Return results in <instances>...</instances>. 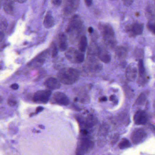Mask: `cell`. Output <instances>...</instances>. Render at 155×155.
Segmentation results:
<instances>
[{"label": "cell", "mask_w": 155, "mask_h": 155, "mask_svg": "<svg viewBox=\"0 0 155 155\" xmlns=\"http://www.w3.org/2000/svg\"><path fill=\"white\" fill-rule=\"evenodd\" d=\"M82 26V21L78 16H75L72 18L67 29V32L70 33L74 31H79L81 29Z\"/></svg>", "instance_id": "cell-9"}, {"label": "cell", "mask_w": 155, "mask_h": 155, "mask_svg": "<svg viewBox=\"0 0 155 155\" xmlns=\"http://www.w3.org/2000/svg\"><path fill=\"white\" fill-rule=\"evenodd\" d=\"M146 99V96L144 93H141L139 97L137 98V99L136 100L135 104L139 106L142 105L145 103V101Z\"/></svg>", "instance_id": "cell-23"}, {"label": "cell", "mask_w": 155, "mask_h": 155, "mask_svg": "<svg viewBox=\"0 0 155 155\" xmlns=\"http://www.w3.org/2000/svg\"><path fill=\"white\" fill-rule=\"evenodd\" d=\"M39 127L40 128H41V129H44V127L43 126H42V125H39Z\"/></svg>", "instance_id": "cell-43"}, {"label": "cell", "mask_w": 155, "mask_h": 155, "mask_svg": "<svg viewBox=\"0 0 155 155\" xmlns=\"http://www.w3.org/2000/svg\"><path fill=\"white\" fill-rule=\"evenodd\" d=\"M43 24L45 27L48 29L51 28L54 26L55 21L51 11H48L46 15L44 20Z\"/></svg>", "instance_id": "cell-16"}, {"label": "cell", "mask_w": 155, "mask_h": 155, "mask_svg": "<svg viewBox=\"0 0 155 155\" xmlns=\"http://www.w3.org/2000/svg\"><path fill=\"white\" fill-rule=\"evenodd\" d=\"M45 86L50 90L58 89L60 87V84L59 81L53 78H48L44 83Z\"/></svg>", "instance_id": "cell-14"}, {"label": "cell", "mask_w": 155, "mask_h": 155, "mask_svg": "<svg viewBox=\"0 0 155 155\" xmlns=\"http://www.w3.org/2000/svg\"><path fill=\"white\" fill-rule=\"evenodd\" d=\"M114 137V139H113L112 141L113 143H116L118 139V136H117V137Z\"/></svg>", "instance_id": "cell-40"}, {"label": "cell", "mask_w": 155, "mask_h": 155, "mask_svg": "<svg viewBox=\"0 0 155 155\" xmlns=\"http://www.w3.org/2000/svg\"><path fill=\"white\" fill-rule=\"evenodd\" d=\"M11 88L13 90H17L19 88V85L16 83L13 84L11 86Z\"/></svg>", "instance_id": "cell-34"}, {"label": "cell", "mask_w": 155, "mask_h": 155, "mask_svg": "<svg viewBox=\"0 0 155 155\" xmlns=\"http://www.w3.org/2000/svg\"><path fill=\"white\" fill-rule=\"evenodd\" d=\"M53 100L56 104L62 106H67L69 103V99L65 94L56 92L53 95Z\"/></svg>", "instance_id": "cell-8"}, {"label": "cell", "mask_w": 155, "mask_h": 155, "mask_svg": "<svg viewBox=\"0 0 155 155\" xmlns=\"http://www.w3.org/2000/svg\"><path fill=\"white\" fill-rule=\"evenodd\" d=\"M125 93H126V95L128 97H130V96H133V91L132 89L130 88L129 87H125Z\"/></svg>", "instance_id": "cell-29"}, {"label": "cell", "mask_w": 155, "mask_h": 155, "mask_svg": "<svg viewBox=\"0 0 155 155\" xmlns=\"http://www.w3.org/2000/svg\"><path fill=\"white\" fill-rule=\"evenodd\" d=\"M98 55L101 61L105 63H108L111 60V56L106 50L99 49L98 50Z\"/></svg>", "instance_id": "cell-15"}, {"label": "cell", "mask_w": 155, "mask_h": 155, "mask_svg": "<svg viewBox=\"0 0 155 155\" xmlns=\"http://www.w3.org/2000/svg\"><path fill=\"white\" fill-rule=\"evenodd\" d=\"M51 94V91L48 90L37 91L34 95V102L39 104H46L49 100Z\"/></svg>", "instance_id": "cell-5"}, {"label": "cell", "mask_w": 155, "mask_h": 155, "mask_svg": "<svg viewBox=\"0 0 155 155\" xmlns=\"http://www.w3.org/2000/svg\"><path fill=\"white\" fill-rule=\"evenodd\" d=\"M1 101H2V99H1V97L0 96V102H1Z\"/></svg>", "instance_id": "cell-44"}, {"label": "cell", "mask_w": 155, "mask_h": 155, "mask_svg": "<svg viewBox=\"0 0 155 155\" xmlns=\"http://www.w3.org/2000/svg\"><path fill=\"white\" fill-rule=\"evenodd\" d=\"M130 146H131V143L130 141L129 140L126 138H123L122 139L118 145V147L120 149H126V148H128Z\"/></svg>", "instance_id": "cell-22"}, {"label": "cell", "mask_w": 155, "mask_h": 155, "mask_svg": "<svg viewBox=\"0 0 155 155\" xmlns=\"http://www.w3.org/2000/svg\"><path fill=\"white\" fill-rule=\"evenodd\" d=\"M147 137V133L144 129L137 128L135 129L131 135V140L135 144H138L145 140Z\"/></svg>", "instance_id": "cell-6"}, {"label": "cell", "mask_w": 155, "mask_h": 155, "mask_svg": "<svg viewBox=\"0 0 155 155\" xmlns=\"http://www.w3.org/2000/svg\"><path fill=\"white\" fill-rule=\"evenodd\" d=\"M65 56L71 63L80 64L84 60V55L82 52L73 48L69 49L65 53Z\"/></svg>", "instance_id": "cell-2"}, {"label": "cell", "mask_w": 155, "mask_h": 155, "mask_svg": "<svg viewBox=\"0 0 155 155\" xmlns=\"http://www.w3.org/2000/svg\"><path fill=\"white\" fill-rule=\"evenodd\" d=\"M133 120L136 125H145L148 121L147 113L145 111L139 110L134 115Z\"/></svg>", "instance_id": "cell-7"}, {"label": "cell", "mask_w": 155, "mask_h": 155, "mask_svg": "<svg viewBox=\"0 0 155 155\" xmlns=\"http://www.w3.org/2000/svg\"><path fill=\"white\" fill-rule=\"evenodd\" d=\"M7 103L8 105L10 107H13V106H15L17 103V101L15 100V99L13 98H10L8 99L7 101Z\"/></svg>", "instance_id": "cell-27"}, {"label": "cell", "mask_w": 155, "mask_h": 155, "mask_svg": "<svg viewBox=\"0 0 155 155\" xmlns=\"http://www.w3.org/2000/svg\"><path fill=\"white\" fill-rule=\"evenodd\" d=\"M87 46V39L85 36H82L81 37L79 42V49L80 51L84 53L86 51Z\"/></svg>", "instance_id": "cell-20"}, {"label": "cell", "mask_w": 155, "mask_h": 155, "mask_svg": "<svg viewBox=\"0 0 155 155\" xmlns=\"http://www.w3.org/2000/svg\"><path fill=\"white\" fill-rule=\"evenodd\" d=\"M3 9L7 14H12L14 11V2L12 0H5L3 3Z\"/></svg>", "instance_id": "cell-17"}, {"label": "cell", "mask_w": 155, "mask_h": 155, "mask_svg": "<svg viewBox=\"0 0 155 155\" xmlns=\"http://www.w3.org/2000/svg\"><path fill=\"white\" fill-rule=\"evenodd\" d=\"M144 29V25L142 23H135L132 26H130L127 30L132 36L140 35L142 33Z\"/></svg>", "instance_id": "cell-11"}, {"label": "cell", "mask_w": 155, "mask_h": 155, "mask_svg": "<svg viewBox=\"0 0 155 155\" xmlns=\"http://www.w3.org/2000/svg\"><path fill=\"white\" fill-rule=\"evenodd\" d=\"M116 96L114 95H112V96H110V101H112V102H115V101H116Z\"/></svg>", "instance_id": "cell-37"}, {"label": "cell", "mask_w": 155, "mask_h": 155, "mask_svg": "<svg viewBox=\"0 0 155 155\" xmlns=\"http://www.w3.org/2000/svg\"><path fill=\"white\" fill-rule=\"evenodd\" d=\"M44 110V108L43 107H37L36 110V114H38V113L40 112L41 111H43Z\"/></svg>", "instance_id": "cell-33"}, {"label": "cell", "mask_w": 155, "mask_h": 155, "mask_svg": "<svg viewBox=\"0 0 155 155\" xmlns=\"http://www.w3.org/2000/svg\"><path fill=\"white\" fill-rule=\"evenodd\" d=\"M88 32L90 33H92L93 32L94 30L93 28H92V27H89L88 28Z\"/></svg>", "instance_id": "cell-38"}, {"label": "cell", "mask_w": 155, "mask_h": 155, "mask_svg": "<svg viewBox=\"0 0 155 155\" xmlns=\"http://www.w3.org/2000/svg\"><path fill=\"white\" fill-rule=\"evenodd\" d=\"M134 0H122L123 4L126 6H130L133 3Z\"/></svg>", "instance_id": "cell-30"}, {"label": "cell", "mask_w": 155, "mask_h": 155, "mask_svg": "<svg viewBox=\"0 0 155 155\" xmlns=\"http://www.w3.org/2000/svg\"><path fill=\"white\" fill-rule=\"evenodd\" d=\"M93 142L88 139H83L80 141L77 147L76 154L83 155L89 152L93 147Z\"/></svg>", "instance_id": "cell-4"}, {"label": "cell", "mask_w": 155, "mask_h": 155, "mask_svg": "<svg viewBox=\"0 0 155 155\" xmlns=\"http://www.w3.org/2000/svg\"><path fill=\"white\" fill-rule=\"evenodd\" d=\"M58 53V47L56 44L54 43H53L51 46V56L53 58H55L57 55Z\"/></svg>", "instance_id": "cell-26"}, {"label": "cell", "mask_w": 155, "mask_h": 155, "mask_svg": "<svg viewBox=\"0 0 155 155\" xmlns=\"http://www.w3.org/2000/svg\"><path fill=\"white\" fill-rule=\"evenodd\" d=\"M59 47L61 51L66 50L68 47L67 36L63 33L60 34L59 36Z\"/></svg>", "instance_id": "cell-18"}, {"label": "cell", "mask_w": 155, "mask_h": 155, "mask_svg": "<svg viewBox=\"0 0 155 155\" xmlns=\"http://www.w3.org/2000/svg\"><path fill=\"white\" fill-rule=\"evenodd\" d=\"M138 67L139 74L138 83L140 85H144L146 82V79L145 78V67H144V63L142 59L139 60Z\"/></svg>", "instance_id": "cell-12"}, {"label": "cell", "mask_w": 155, "mask_h": 155, "mask_svg": "<svg viewBox=\"0 0 155 155\" xmlns=\"http://www.w3.org/2000/svg\"><path fill=\"white\" fill-rule=\"evenodd\" d=\"M102 34L105 41L111 46H114L115 44V34L114 31L109 24H104L101 26Z\"/></svg>", "instance_id": "cell-3"}, {"label": "cell", "mask_w": 155, "mask_h": 155, "mask_svg": "<svg viewBox=\"0 0 155 155\" xmlns=\"http://www.w3.org/2000/svg\"><path fill=\"white\" fill-rule=\"evenodd\" d=\"M107 97H105H105H101L99 99V102H106V101H107Z\"/></svg>", "instance_id": "cell-35"}, {"label": "cell", "mask_w": 155, "mask_h": 155, "mask_svg": "<svg viewBox=\"0 0 155 155\" xmlns=\"http://www.w3.org/2000/svg\"><path fill=\"white\" fill-rule=\"evenodd\" d=\"M134 55L137 58L141 59L143 56V51L141 49L137 48L135 50Z\"/></svg>", "instance_id": "cell-25"}, {"label": "cell", "mask_w": 155, "mask_h": 155, "mask_svg": "<svg viewBox=\"0 0 155 155\" xmlns=\"http://www.w3.org/2000/svg\"><path fill=\"white\" fill-rule=\"evenodd\" d=\"M4 38V32L0 30V42H1Z\"/></svg>", "instance_id": "cell-36"}, {"label": "cell", "mask_w": 155, "mask_h": 155, "mask_svg": "<svg viewBox=\"0 0 155 155\" xmlns=\"http://www.w3.org/2000/svg\"><path fill=\"white\" fill-rule=\"evenodd\" d=\"M79 0H66L65 12L70 14L74 12L78 6Z\"/></svg>", "instance_id": "cell-10"}, {"label": "cell", "mask_w": 155, "mask_h": 155, "mask_svg": "<svg viewBox=\"0 0 155 155\" xmlns=\"http://www.w3.org/2000/svg\"><path fill=\"white\" fill-rule=\"evenodd\" d=\"M147 28L152 33L155 34V25L153 23L149 22L147 25Z\"/></svg>", "instance_id": "cell-28"}, {"label": "cell", "mask_w": 155, "mask_h": 155, "mask_svg": "<svg viewBox=\"0 0 155 155\" xmlns=\"http://www.w3.org/2000/svg\"><path fill=\"white\" fill-rule=\"evenodd\" d=\"M52 2L55 5L59 6L61 4L62 1L61 0H52Z\"/></svg>", "instance_id": "cell-32"}, {"label": "cell", "mask_w": 155, "mask_h": 155, "mask_svg": "<svg viewBox=\"0 0 155 155\" xmlns=\"http://www.w3.org/2000/svg\"><path fill=\"white\" fill-rule=\"evenodd\" d=\"M82 133L83 135H87V130H85V129H83L82 130Z\"/></svg>", "instance_id": "cell-39"}, {"label": "cell", "mask_w": 155, "mask_h": 155, "mask_svg": "<svg viewBox=\"0 0 155 155\" xmlns=\"http://www.w3.org/2000/svg\"><path fill=\"white\" fill-rule=\"evenodd\" d=\"M45 56V53H42L30 63V65H33L35 67H40L44 63Z\"/></svg>", "instance_id": "cell-19"}, {"label": "cell", "mask_w": 155, "mask_h": 155, "mask_svg": "<svg viewBox=\"0 0 155 155\" xmlns=\"http://www.w3.org/2000/svg\"><path fill=\"white\" fill-rule=\"evenodd\" d=\"M3 0H0V8H1V6L3 5Z\"/></svg>", "instance_id": "cell-42"}, {"label": "cell", "mask_w": 155, "mask_h": 155, "mask_svg": "<svg viewBox=\"0 0 155 155\" xmlns=\"http://www.w3.org/2000/svg\"><path fill=\"white\" fill-rule=\"evenodd\" d=\"M59 81L65 85H71L78 81L79 73L78 70L73 68H65L60 70L58 73Z\"/></svg>", "instance_id": "cell-1"}, {"label": "cell", "mask_w": 155, "mask_h": 155, "mask_svg": "<svg viewBox=\"0 0 155 155\" xmlns=\"http://www.w3.org/2000/svg\"><path fill=\"white\" fill-rule=\"evenodd\" d=\"M137 69L135 66L130 65L126 70V77L129 82L135 81L137 76Z\"/></svg>", "instance_id": "cell-13"}, {"label": "cell", "mask_w": 155, "mask_h": 155, "mask_svg": "<svg viewBox=\"0 0 155 155\" xmlns=\"http://www.w3.org/2000/svg\"><path fill=\"white\" fill-rule=\"evenodd\" d=\"M8 26L7 21L5 17L0 16V30L4 31L6 30Z\"/></svg>", "instance_id": "cell-24"}, {"label": "cell", "mask_w": 155, "mask_h": 155, "mask_svg": "<svg viewBox=\"0 0 155 155\" xmlns=\"http://www.w3.org/2000/svg\"><path fill=\"white\" fill-rule=\"evenodd\" d=\"M116 54L119 58L123 59L127 56V50L124 48L119 47L116 50Z\"/></svg>", "instance_id": "cell-21"}, {"label": "cell", "mask_w": 155, "mask_h": 155, "mask_svg": "<svg viewBox=\"0 0 155 155\" xmlns=\"http://www.w3.org/2000/svg\"><path fill=\"white\" fill-rule=\"evenodd\" d=\"M85 3L88 7L91 6L92 4V0H84Z\"/></svg>", "instance_id": "cell-31"}, {"label": "cell", "mask_w": 155, "mask_h": 155, "mask_svg": "<svg viewBox=\"0 0 155 155\" xmlns=\"http://www.w3.org/2000/svg\"><path fill=\"white\" fill-rule=\"evenodd\" d=\"M16 1H17V2H19V3H23L25 2L27 0H16Z\"/></svg>", "instance_id": "cell-41"}]
</instances>
